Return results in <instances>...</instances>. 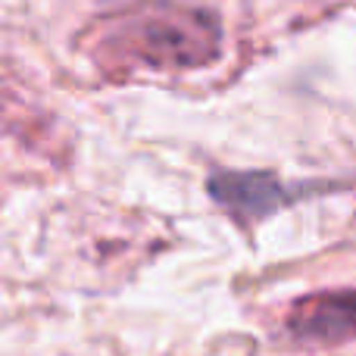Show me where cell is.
I'll list each match as a JSON object with an SVG mask.
<instances>
[{
	"instance_id": "7a4b0ae2",
	"label": "cell",
	"mask_w": 356,
	"mask_h": 356,
	"mask_svg": "<svg viewBox=\"0 0 356 356\" xmlns=\"http://www.w3.org/2000/svg\"><path fill=\"white\" fill-rule=\"evenodd\" d=\"M209 197L244 222L266 219L294 197L269 172H216L209 178Z\"/></svg>"
},
{
	"instance_id": "6da1fadb",
	"label": "cell",
	"mask_w": 356,
	"mask_h": 356,
	"mask_svg": "<svg viewBox=\"0 0 356 356\" xmlns=\"http://www.w3.org/2000/svg\"><path fill=\"white\" fill-rule=\"evenodd\" d=\"M288 328L307 344H334L356 334V291L309 294L288 313Z\"/></svg>"
}]
</instances>
